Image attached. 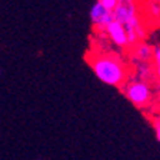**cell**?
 I'll return each instance as SVG.
<instances>
[{
    "mask_svg": "<svg viewBox=\"0 0 160 160\" xmlns=\"http://www.w3.org/2000/svg\"><path fill=\"white\" fill-rule=\"evenodd\" d=\"M86 60L102 83L116 87H122L126 83L127 74H129L127 66L117 54L93 50L86 56Z\"/></svg>",
    "mask_w": 160,
    "mask_h": 160,
    "instance_id": "1",
    "label": "cell"
},
{
    "mask_svg": "<svg viewBox=\"0 0 160 160\" xmlns=\"http://www.w3.org/2000/svg\"><path fill=\"white\" fill-rule=\"evenodd\" d=\"M122 87H123V93L129 99V102H132L139 109L147 107L153 100L152 86L149 83H146V82L133 79L130 82H126Z\"/></svg>",
    "mask_w": 160,
    "mask_h": 160,
    "instance_id": "2",
    "label": "cell"
},
{
    "mask_svg": "<svg viewBox=\"0 0 160 160\" xmlns=\"http://www.w3.org/2000/svg\"><path fill=\"white\" fill-rule=\"evenodd\" d=\"M112 14H113V20H116L124 26L132 19L139 16L137 0H117V4L112 12Z\"/></svg>",
    "mask_w": 160,
    "mask_h": 160,
    "instance_id": "3",
    "label": "cell"
},
{
    "mask_svg": "<svg viewBox=\"0 0 160 160\" xmlns=\"http://www.w3.org/2000/svg\"><path fill=\"white\" fill-rule=\"evenodd\" d=\"M90 22L93 24V29L96 33H103V32H106L107 24L110 22H113V14L96 0V3L90 7Z\"/></svg>",
    "mask_w": 160,
    "mask_h": 160,
    "instance_id": "4",
    "label": "cell"
},
{
    "mask_svg": "<svg viewBox=\"0 0 160 160\" xmlns=\"http://www.w3.org/2000/svg\"><path fill=\"white\" fill-rule=\"evenodd\" d=\"M124 29H126L127 33V43H129V49L132 46H134L139 42H143L146 39L147 34V27L146 23L143 22V19L139 16H136L134 19H132L129 23L124 24Z\"/></svg>",
    "mask_w": 160,
    "mask_h": 160,
    "instance_id": "5",
    "label": "cell"
},
{
    "mask_svg": "<svg viewBox=\"0 0 160 160\" xmlns=\"http://www.w3.org/2000/svg\"><path fill=\"white\" fill-rule=\"evenodd\" d=\"M106 36L117 49H129L127 33H126V29H124V26L122 23H119L116 20L110 22L106 27Z\"/></svg>",
    "mask_w": 160,
    "mask_h": 160,
    "instance_id": "6",
    "label": "cell"
},
{
    "mask_svg": "<svg viewBox=\"0 0 160 160\" xmlns=\"http://www.w3.org/2000/svg\"><path fill=\"white\" fill-rule=\"evenodd\" d=\"M130 57L136 63H152L153 57V46H150L147 42H139L134 46L130 47Z\"/></svg>",
    "mask_w": 160,
    "mask_h": 160,
    "instance_id": "7",
    "label": "cell"
},
{
    "mask_svg": "<svg viewBox=\"0 0 160 160\" xmlns=\"http://www.w3.org/2000/svg\"><path fill=\"white\" fill-rule=\"evenodd\" d=\"M154 77L152 63H136V79L149 83V80Z\"/></svg>",
    "mask_w": 160,
    "mask_h": 160,
    "instance_id": "8",
    "label": "cell"
},
{
    "mask_svg": "<svg viewBox=\"0 0 160 160\" xmlns=\"http://www.w3.org/2000/svg\"><path fill=\"white\" fill-rule=\"evenodd\" d=\"M152 66H153L154 77L160 82V44L153 46V57H152Z\"/></svg>",
    "mask_w": 160,
    "mask_h": 160,
    "instance_id": "9",
    "label": "cell"
},
{
    "mask_svg": "<svg viewBox=\"0 0 160 160\" xmlns=\"http://www.w3.org/2000/svg\"><path fill=\"white\" fill-rule=\"evenodd\" d=\"M97 2H99L106 10H109V12H113L116 4H117V0H97Z\"/></svg>",
    "mask_w": 160,
    "mask_h": 160,
    "instance_id": "10",
    "label": "cell"
},
{
    "mask_svg": "<svg viewBox=\"0 0 160 160\" xmlns=\"http://www.w3.org/2000/svg\"><path fill=\"white\" fill-rule=\"evenodd\" d=\"M153 127H154V132H156L157 140L160 142V116H156L153 119Z\"/></svg>",
    "mask_w": 160,
    "mask_h": 160,
    "instance_id": "11",
    "label": "cell"
},
{
    "mask_svg": "<svg viewBox=\"0 0 160 160\" xmlns=\"http://www.w3.org/2000/svg\"><path fill=\"white\" fill-rule=\"evenodd\" d=\"M0 74H2V70H0Z\"/></svg>",
    "mask_w": 160,
    "mask_h": 160,
    "instance_id": "12",
    "label": "cell"
}]
</instances>
